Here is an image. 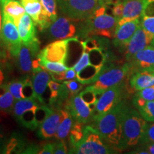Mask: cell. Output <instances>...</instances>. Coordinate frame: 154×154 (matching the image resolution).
<instances>
[{"instance_id":"cell-1","label":"cell","mask_w":154,"mask_h":154,"mask_svg":"<svg viewBox=\"0 0 154 154\" xmlns=\"http://www.w3.org/2000/svg\"><path fill=\"white\" fill-rule=\"evenodd\" d=\"M125 101H122L107 113L93 119L94 127L105 142L116 151L124 150L121 116Z\"/></svg>"},{"instance_id":"cell-2","label":"cell","mask_w":154,"mask_h":154,"mask_svg":"<svg viewBox=\"0 0 154 154\" xmlns=\"http://www.w3.org/2000/svg\"><path fill=\"white\" fill-rule=\"evenodd\" d=\"M107 7L100 5L94 12L85 20L81 21L77 38L91 36L113 38L116 30L118 19L107 13Z\"/></svg>"},{"instance_id":"cell-3","label":"cell","mask_w":154,"mask_h":154,"mask_svg":"<svg viewBox=\"0 0 154 154\" xmlns=\"http://www.w3.org/2000/svg\"><path fill=\"white\" fill-rule=\"evenodd\" d=\"M52 110V107L44 105L36 98L16 100L13 114L22 126L30 130L39 127Z\"/></svg>"},{"instance_id":"cell-4","label":"cell","mask_w":154,"mask_h":154,"mask_svg":"<svg viewBox=\"0 0 154 154\" xmlns=\"http://www.w3.org/2000/svg\"><path fill=\"white\" fill-rule=\"evenodd\" d=\"M121 124L125 149L139 145L143 138L148 122L138 111L125 103L121 116Z\"/></svg>"},{"instance_id":"cell-5","label":"cell","mask_w":154,"mask_h":154,"mask_svg":"<svg viewBox=\"0 0 154 154\" xmlns=\"http://www.w3.org/2000/svg\"><path fill=\"white\" fill-rule=\"evenodd\" d=\"M114 150L106 143L98 131L91 125L84 127V137L76 150L78 154H110Z\"/></svg>"},{"instance_id":"cell-6","label":"cell","mask_w":154,"mask_h":154,"mask_svg":"<svg viewBox=\"0 0 154 154\" xmlns=\"http://www.w3.org/2000/svg\"><path fill=\"white\" fill-rule=\"evenodd\" d=\"M129 74L130 67L128 63L123 66H104L101 74L91 86L101 95L108 88L124 82Z\"/></svg>"},{"instance_id":"cell-7","label":"cell","mask_w":154,"mask_h":154,"mask_svg":"<svg viewBox=\"0 0 154 154\" xmlns=\"http://www.w3.org/2000/svg\"><path fill=\"white\" fill-rule=\"evenodd\" d=\"M63 14L74 20L88 18L99 7V0H57Z\"/></svg>"},{"instance_id":"cell-8","label":"cell","mask_w":154,"mask_h":154,"mask_svg":"<svg viewBox=\"0 0 154 154\" xmlns=\"http://www.w3.org/2000/svg\"><path fill=\"white\" fill-rule=\"evenodd\" d=\"M0 40L11 57L16 59L22 45V40L17 26L14 21L5 14H2V26L0 34Z\"/></svg>"},{"instance_id":"cell-9","label":"cell","mask_w":154,"mask_h":154,"mask_svg":"<svg viewBox=\"0 0 154 154\" xmlns=\"http://www.w3.org/2000/svg\"><path fill=\"white\" fill-rule=\"evenodd\" d=\"M125 90L126 85L123 82L103 91L98 100L94 118L104 114L120 103L124 96Z\"/></svg>"},{"instance_id":"cell-10","label":"cell","mask_w":154,"mask_h":154,"mask_svg":"<svg viewBox=\"0 0 154 154\" xmlns=\"http://www.w3.org/2000/svg\"><path fill=\"white\" fill-rule=\"evenodd\" d=\"M77 22L81 21L74 20L67 17H59L48 27L49 37L55 40L77 38L80 26V23L78 24Z\"/></svg>"},{"instance_id":"cell-11","label":"cell","mask_w":154,"mask_h":154,"mask_svg":"<svg viewBox=\"0 0 154 154\" xmlns=\"http://www.w3.org/2000/svg\"><path fill=\"white\" fill-rule=\"evenodd\" d=\"M39 41L26 45L22 42L19 54L16 59L19 69L24 73L32 72L34 69L42 67L38 60Z\"/></svg>"},{"instance_id":"cell-12","label":"cell","mask_w":154,"mask_h":154,"mask_svg":"<svg viewBox=\"0 0 154 154\" xmlns=\"http://www.w3.org/2000/svg\"><path fill=\"white\" fill-rule=\"evenodd\" d=\"M72 38L56 40L52 43L48 44L42 51H40L38 54V59H44L66 64V61L68 57L69 44Z\"/></svg>"},{"instance_id":"cell-13","label":"cell","mask_w":154,"mask_h":154,"mask_svg":"<svg viewBox=\"0 0 154 154\" xmlns=\"http://www.w3.org/2000/svg\"><path fill=\"white\" fill-rule=\"evenodd\" d=\"M26 14L32 17L36 25L42 31L48 29L52 21L39 0H20Z\"/></svg>"},{"instance_id":"cell-14","label":"cell","mask_w":154,"mask_h":154,"mask_svg":"<svg viewBox=\"0 0 154 154\" xmlns=\"http://www.w3.org/2000/svg\"><path fill=\"white\" fill-rule=\"evenodd\" d=\"M70 111L74 121L86 124L93 121L94 112L79 94L70 96L64 106Z\"/></svg>"},{"instance_id":"cell-15","label":"cell","mask_w":154,"mask_h":154,"mask_svg":"<svg viewBox=\"0 0 154 154\" xmlns=\"http://www.w3.org/2000/svg\"><path fill=\"white\" fill-rule=\"evenodd\" d=\"M154 41V35L148 32L141 26H139L129 42L124 48L126 60L131 59L135 54L149 45H152Z\"/></svg>"},{"instance_id":"cell-16","label":"cell","mask_w":154,"mask_h":154,"mask_svg":"<svg viewBox=\"0 0 154 154\" xmlns=\"http://www.w3.org/2000/svg\"><path fill=\"white\" fill-rule=\"evenodd\" d=\"M127 63L130 67L131 74L143 69L154 68V47L149 45L140 50Z\"/></svg>"},{"instance_id":"cell-17","label":"cell","mask_w":154,"mask_h":154,"mask_svg":"<svg viewBox=\"0 0 154 154\" xmlns=\"http://www.w3.org/2000/svg\"><path fill=\"white\" fill-rule=\"evenodd\" d=\"M7 85L16 100L35 98L32 79L29 76L11 81Z\"/></svg>"},{"instance_id":"cell-18","label":"cell","mask_w":154,"mask_h":154,"mask_svg":"<svg viewBox=\"0 0 154 154\" xmlns=\"http://www.w3.org/2000/svg\"><path fill=\"white\" fill-rule=\"evenodd\" d=\"M61 109L52 108L49 114L39 126L38 137L43 139H49L55 136L61 119Z\"/></svg>"},{"instance_id":"cell-19","label":"cell","mask_w":154,"mask_h":154,"mask_svg":"<svg viewBox=\"0 0 154 154\" xmlns=\"http://www.w3.org/2000/svg\"><path fill=\"white\" fill-rule=\"evenodd\" d=\"M140 25V19L124 23L117 26L113 36V44L116 47L124 49Z\"/></svg>"},{"instance_id":"cell-20","label":"cell","mask_w":154,"mask_h":154,"mask_svg":"<svg viewBox=\"0 0 154 154\" xmlns=\"http://www.w3.org/2000/svg\"><path fill=\"white\" fill-rule=\"evenodd\" d=\"M124 3L122 17L118 21L117 26L124 23L140 18L148 0H122Z\"/></svg>"},{"instance_id":"cell-21","label":"cell","mask_w":154,"mask_h":154,"mask_svg":"<svg viewBox=\"0 0 154 154\" xmlns=\"http://www.w3.org/2000/svg\"><path fill=\"white\" fill-rule=\"evenodd\" d=\"M50 94L49 97V103L50 106L56 109H61L70 97V93L66 86L63 83L56 82L54 80H50L48 84Z\"/></svg>"},{"instance_id":"cell-22","label":"cell","mask_w":154,"mask_h":154,"mask_svg":"<svg viewBox=\"0 0 154 154\" xmlns=\"http://www.w3.org/2000/svg\"><path fill=\"white\" fill-rule=\"evenodd\" d=\"M51 74L47 70L39 67L32 71V83L34 91V96L41 103H44L43 95L48 87V84L51 80Z\"/></svg>"},{"instance_id":"cell-23","label":"cell","mask_w":154,"mask_h":154,"mask_svg":"<svg viewBox=\"0 0 154 154\" xmlns=\"http://www.w3.org/2000/svg\"><path fill=\"white\" fill-rule=\"evenodd\" d=\"M19 36L22 43L29 45L38 41L36 36V24L33 19L26 13L21 18L18 25Z\"/></svg>"},{"instance_id":"cell-24","label":"cell","mask_w":154,"mask_h":154,"mask_svg":"<svg viewBox=\"0 0 154 154\" xmlns=\"http://www.w3.org/2000/svg\"><path fill=\"white\" fill-rule=\"evenodd\" d=\"M129 84L134 91L154 86V68L138 71L131 74Z\"/></svg>"},{"instance_id":"cell-25","label":"cell","mask_w":154,"mask_h":154,"mask_svg":"<svg viewBox=\"0 0 154 154\" xmlns=\"http://www.w3.org/2000/svg\"><path fill=\"white\" fill-rule=\"evenodd\" d=\"M0 5L2 14L10 17L17 26L26 11L22 3L18 0H1Z\"/></svg>"},{"instance_id":"cell-26","label":"cell","mask_w":154,"mask_h":154,"mask_svg":"<svg viewBox=\"0 0 154 154\" xmlns=\"http://www.w3.org/2000/svg\"><path fill=\"white\" fill-rule=\"evenodd\" d=\"M61 119L60 124L58 127L57 134L55 135L56 139L64 140L68 137L70 133L71 128L74 124V119H73L70 111L66 106L61 109Z\"/></svg>"},{"instance_id":"cell-27","label":"cell","mask_w":154,"mask_h":154,"mask_svg":"<svg viewBox=\"0 0 154 154\" xmlns=\"http://www.w3.org/2000/svg\"><path fill=\"white\" fill-rule=\"evenodd\" d=\"M103 67L104 66H96L90 63L76 73V79L84 85L93 84L101 74Z\"/></svg>"},{"instance_id":"cell-28","label":"cell","mask_w":154,"mask_h":154,"mask_svg":"<svg viewBox=\"0 0 154 154\" xmlns=\"http://www.w3.org/2000/svg\"><path fill=\"white\" fill-rule=\"evenodd\" d=\"M133 103L147 122H154V101H146L135 95Z\"/></svg>"},{"instance_id":"cell-29","label":"cell","mask_w":154,"mask_h":154,"mask_svg":"<svg viewBox=\"0 0 154 154\" xmlns=\"http://www.w3.org/2000/svg\"><path fill=\"white\" fill-rule=\"evenodd\" d=\"M84 124L74 121L69 133V153H75L76 150L84 137Z\"/></svg>"},{"instance_id":"cell-30","label":"cell","mask_w":154,"mask_h":154,"mask_svg":"<svg viewBox=\"0 0 154 154\" xmlns=\"http://www.w3.org/2000/svg\"><path fill=\"white\" fill-rule=\"evenodd\" d=\"M26 147V140L21 135L14 134L4 146L2 153H22Z\"/></svg>"},{"instance_id":"cell-31","label":"cell","mask_w":154,"mask_h":154,"mask_svg":"<svg viewBox=\"0 0 154 154\" xmlns=\"http://www.w3.org/2000/svg\"><path fill=\"white\" fill-rule=\"evenodd\" d=\"M15 100L14 96L9 91L7 84L0 85V111L10 113L12 111Z\"/></svg>"},{"instance_id":"cell-32","label":"cell","mask_w":154,"mask_h":154,"mask_svg":"<svg viewBox=\"0 0 154 154\" xmlns=\"http://www.w3.org/2000/svg\"><path fill=\"white\" fill-rule=\"evenodd\" d=\"M79 95L84 102L88 106V107L91 109L94 115L96 104H97L98 100L101 96V94L98 93L91 86H89L84 88V91L81 92Z\"/></svg>"},{"instance_id":"cell-33","label":"cell","mask_w":154,"mask_h":154,"mask_svg":"<svg viewBox=\"0 0 154 154\" xmlns=\"http://www.w3.org/2000/svg\"><path fill=\"white\" fill-rule=\"evenodd\" d=\"M27 154H52L54 153V144L48 143L42 146H28L22 151Z\"/></svg>"},{"instance_id":"cell-34","label":"cell","mask_w":154,"mask_h":154,"mask_svg":"<svg viewBox=\"0 0 154 154\" xmlns=\"http://www.w3.org/2000/svg\"><path fill=\"white\" fill-rule=\"evenodd\" d=\"M51 79L58 82H63L64 81L72 80L76 79V73L74 68H69L67 70L61 72H49Z\"/></svg>"},{"instance_id":"cell-35","label":"cell","mask_w":154,"mask_h":154,"mask_svg":"<svg viewBox=\"0 0 154 154\" xmlns=\"http://www.w3.org/2000/svg\"><path fill=\"white\" fill-rule=\"evenodd\" d=\"M38 60L42 68L49 72H61L69 69L66 64L62 63L53 62V61L44 60V59H38Z\"/></svg>"},{"instance_id":"cell-36","label":"cell","mask_w":154,"mask_h":154,"mask_svg":"<svg viewBox=\"0 0 154 154\" xmlns=\"http://www.w3.org/2000/svg\"><path fill=\"white\" fill-rule=\"evenodd\" d=\"M44 8L47 10L51 21L54 22L57 17V0H39Z\"/></svg>"},{"instance_id":"cell-37","label":"cell","mask_w":154,"mask_h":154,"mask_svg":"<svg viewBox=\"0 0 154 154\" xmlns=\"http://www.w3.org/2000/svg\"><path fill=\"white\" fill-rule=\"evenodd\" d=\"M61 83H63V84L66 86V88H68L71 96L78 94L79 92L81 90H82L83 88H84V84H82L77 79L64 81V82Z\"/></svg>"},{"instance_id":"cell-38","label":"cell","mask_w":154,"mask_h":154,"mask_svg":"<svg viewBox=\"0 0 154 154\" xmlns=\"http://www.w3.org/2000/svg\"><path fill=\"white\" fill-rule=\"evenodd\" d=\"M140 26L146 31L154 35V14H142L140 18Z\"/></svg>"},{"instance_id":"cell-39","label":"cell","mask_w":154,"mask_h":154,"mask_svg":"<svg viewBox=\"0 0 154 154\" xmlns=\"http://www.w3.org/2000/svg\"><path fill=\"white\" fill-rule=\"evenodd\" d=\"M138 148L134 150L132 153H140V154H154V142H141Z\"/></svg>"},{"instance_id":"cell-40","label":"cell","mask_w":154,"mask_h":154,"mask_svg":"<svg viewBox=\"0 0 154 154\" xmlns=\"http://www.w3.org/2000/svg\"><path fill=\"white\" fill-rule=\"evenodd\" d=\"M135 95L146 101H154V86H149L138 91Z\"/></svg>"},{"instance_id":"cell-41","label":"cell","mask_w":154,"mask_h":154,"mask_svg":"<svg viewBox=\"0 0 154 154\" xmlns=\"http://www.w3.org/2000/svg\"><path fill=\"white\" fill-rule=\"evenodd\" d=\"M154 142V122H148L141 142ZM140 142V143H141Z\"/></svg>"},{"instance_id":"cell-42","label":"cell","mask_w":154,"mask_h":154,"mask_svg":"<svg viewBox=\"0 0 154 154\" xmlns=\"http://www.w3.org/2000/svg\"><path fill=\"white\" fill-rule=\"evenodd\" d=\"M54 153L66 154L68 153L66 144L63 140H59V141L54 143Z\"/></svg>"},{"instance_id":"cell-43","label":"cell","mask_w":154,"mask_h":154,"mask_svg":"<svg viewBox=\"0 0 154 154\" xmlns=\"http://www.w3.org/2000/svg\"><path fill=\"white\" fill-rule=\"evenodd\" d=\"M123 9H124V3H123V1L119 2L113 5L112 8V14L118 19V21L122 17Z\"/></svg>"},{"instance_id":"cell-44","label":"cell","mask_w":154,"mask_h":154,"mask_svg":"<svg viewBox=\"0 0 154 154\" xmlns=\"http://www.w3.org/2000/svg\"><path fill=\"white\" fill-rule=\"evenodd\" d=\"M6 79L5 76V72L4 70V65L2 61L1 58H0V85L3 84L5 82V80Z\"/></svg>"},{"instance_id":"cell-45","label":"cell","mask_w":154,"mask_h":154,"mask_svg":"<svg viewBox=\"0 0 154 154\" xmlns=\"http://www.w3.org/2000/svg\"><path fill=\"white\" fill-rule=\"evenodd\" d=\"M121 1H122V0H99V4L106 6L114 5Z\"/></svg>"},{"instance_id":"cell-46","label":"cell","mask_w":154,"mask_h":154,"mask_svg":"<svg viewBox=\"0 0 154 154\" xmlns=\"http://www.w3.org/2000/svg\"><path fill=\"white\" fill-rule=\"evenodd\" d=\"M5 142H4V136L2 132L1 129H0V151H3L4 146H5Z\"/></svg>"},{"instance_id":"cell-47","label":"cell","mask_w":154,"mask_h":154,"mask_svg":"<svg viewBox=\"0 0 154 154\" xmlns=\"http://www.w3.org/2000/svg\"><path fill=\"white\" fill-rule=\"evenodd\" d=\"M2 26V11L1 5H0V34H1Z\"/></svg>"},{"instance_id":"cell-48","label":"cell","mask_w":154,"mask_h":154,"mask_svg":"<svg viewBox=\"0 0 154 154\" xmlns=\"http://www.w3.org/2000/svg\"><path fill=\"white\" fill-rule=\"evenodd\" d=\"M0 1H1V0H0Z\"/></svg>"}]
</instances>
